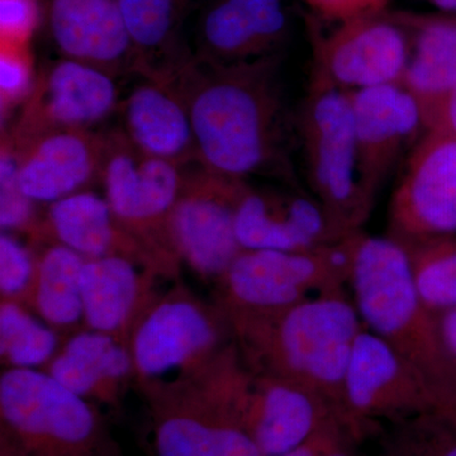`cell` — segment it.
<instances>
[{"mask_svg":"<svg viewBox=\"0 0 456 456\" xmlns=\"http://www.w3.org/2000/svg\"><path fill=\"white\" fill-rule=\"evenodd\" d=\"M171 82L191 114L200 167L233 179L292 182L281 55L233 64L191 57Z\"/></svg>","mask_w":456,"mask_h":456,"instance_id":"cell-1","label":"cell"},{"mask_svg":"<svg viewBox=\"0 0 456 456\" xmlns=\"http://www.w3.org/2000/svg\"><path fill=\"white\" fill-rule=\"evenodd\" d=\"M222 314L239 340L246 367L310 389L346 424L345 378L364 323L344 290L312 297L283 310Z\"/></svg>","mask_w":456,"mask_h":456,"instance_id":"cell-2","label":"cell"},{"mask_svg":"<svg viewBox=\"0 0 456 456\" xmlns=\"http://www.w3.org/2000/svg\"><path fill=\"white\" fill-rule=\"evenodd\" d=\"M362 323L415 370L437 416L456 424V362L439 317L417 293L406 248L392 237L354 235L350 283Z\"/></svg>","mask_w":456,"mask_h":456,"instance_id":"cell-3","label":"cell"},{"mask_svg":"<svg viewBox=\"0 0 456 456\" xmlns=\"http://www.w3.org/2000/svg\"><path fill=\"white\" fill-rule=\"evenodd\" d=\"M297 131L312 197L344 235L359 232L374 203L359 182L349 93L311 82Z\"/></svg>","mask_w":456,"mask_h":456,"instance_id":"cell-4","label":"cell"},{"mask_svg":"<svg viewBox=\"0 0 456 456\" xmlns=\"http://www.w3.org/2000/svg\"><path fill=\"white\" fill-rule=\"evenodd\" d=\"M185 167L137 149L121 130L106 134L101 182L119 224L145 251L156 272L175 269L169 221L184 183Z\"/></svg>","mask_w":456,"mask_h":456,"instance_id":"cell-5","label":"cell"},{"mask_svg":"<svg viewBox=\"0 0 456 456\" xmlns=\"http://www.w3.org/2000/svg\"><path fill=\"white\" fill-rule=\"evenodd\" d=\"M355 233L312 250H242L220 279L221 311H278L342 292L350 283Z\"/></svg>","mask_w":456,"mask_h":456,"instance_id":"cell-6","label":"cell"},{"mask_svg":"<svg viewBox=\"0 0 456 456\" xmlns=\"http://www.w3.org/2000/svg\"><path fill=\"white\" fill-rule=\"evenodd\" d=\"M0 415L23 456H93L101 437L86 399L36 369L2 374Z\"/></svg>","mask_w":456,"mask_h":456,"instance_id":"cell-7","label":"cell"},{"mask_svg":"<svg viewBox=\"0 0 456 456\" xmlns=\"http://www.w3.org/2000/svg\"><path fill=\"white\" fill-rule=\"evenodd\" d=\"M198 383L170 386L156 407V456H263L236 410L220 368L198 371Z\"/></svg>","mask_w":456,"mask_h":456,"instance_id":"cell-8","label":"cell"},{"mask_svg":"<svg viewBox=\"0 0 456 456\" xmlns=\"http://www.w3.org/2000/svg\"><path fill=\"white\" fill-rule=\"evenodd\" d=\"M222 316L180 290L146 305L130 336L134 374L154 384L203 369L224 350Z\"/></svg>","mask_w":456,"mask_h":456,"instance_id":"cell-9","label":"cell"},{"mask_svg":"<svg viewBox=\"0 0 456 456\" xmlns=\"http://www.w3.org/2000/svg\"><path fill=\"white\" fill-rule=\"evenodd\" d=\"M200 165V164H198ZM246 180L204 169H185L169 221L179 260L203 278L221 279L244 248L236 235V208Z\"/></svg>","mask_w":456,"mask_h":456,"instance_id":"cell-10","label":"cell"},{"mask_svg":"<svg viewBox=\"0 0 456 456\" xmlns=\"http://www.w3.org/2000/svg\"><path fill=\"white\" fill-rule=\"evenodd\" d=\"M311 82L342 92L401 84L410 60L406 29L392 13L338 23L323 35L312 28Z\"/></svg>","mask_w":456,"mask_h":456,"instance_id":"cell-11","label":"cell"},{"mask_svg":"<svg viewBox=\"0 0 456 456\" xmlns=\"http://www.w3.org/2000/svg\"><path fill=\"white\" fill-rule=\"evenodd\" d=\"M388 236L403 246L456 236V137L428 130L413 146L393 193Z\"/></svg>","mask_w":456,"mask_h":456,"instance_id":"cell-12","label":"cell"},{"mask_svg":"<svg viewBox=\"0 0 456 456\" xmlns=\"http://www.w3.org/2000/svg\"><path fill=\"white\" fill-rule=\"evenodd\" d=\"M117 101L112 75L64 57L42 69L20 116L2 139L16 149L51 132L90 130L113 112Z\"/></svg>","mask_w":456,"mask_h":456,"instance_id":"cell-13","label":"cell"},{"mask_svg":"<svg viewBox=\"0 0 456 456\" xmlns=\"http://www.w3.org/2000/svg\"><path fill=\"white\" fill-rule=\"evenodd\" d=\"M344 415L347 428H355L375 417L437 416V412L415 370L364 326L345 378Z\"/></svg>","mask_w":456,"mask_h":456,"instance_id":"cell-14","label":"cell"},{"mask_svg":"<svg viewBox=\"0 0 456 456\" xmlns=\"http://www.w3.org/2000/svg\"><path fill=\"white\" fill-rule=\"evenodd\" d=\"M239 411L263 456L284 455L330 422L341 421L334 408L316 393L292 380L254 373L248 368L240 386Z\"/></svg>","mask_w":456,"mask_h":456,"instance_id":"cell-15","label":"cell"},{"mask_svg":"<svg viewBox=\"0 0 456 456\" xmlns=\"http://www.w3.org/2000/svg\"><path fill=\"white\" fill-rule=\"evenodd\" d=\"M355 128L358 175L374 203L402 152L425 132L416 99L402 84L349 93Z\"/></svg>","mask_w":456,"mask_h":456,"instance_id":"cell-16","label":"cell"},{"mask_svg":"<svg viewBox=\"0 0 456 456\" xmlns=\"http://www.w3.org/2000/svg\"><path fill=\"white\" fill-rule=\"evenodd\" d=\"M235 226L244 250L305 251L347 237L314 197L255 188L248 180L237 203Z\"/></svg>","mask_w":456,"mask_h":456,"instance_id":"cell-17","label":"cell"},{"mask_svg":"<svg viewBox=\"0 0 456 456\" xmlns=\"http://www.w3.org/2000/svg\"><path fill=\"white\" fill-rule=\"evenodd\" d=\"M12 150L23 193L35 203L53 204L86 191L95 180L101 182L106 134L90 130L51 132Z\"/></svg>","mask_w":456,"mask_h":456,"instance_id":"cell-18","label":"cell"},{"mask_svg":"<svg viewBox=\"0 0 456 456\" xmlns=\"http://www.w3.org/2000/svg\"><path fill=\"white\" fill-rule=\"evenodd\" d=\"M53 44L65 59L116 77L134 71V53L119 0H46Z\"/></svg>","mask_w":456,"mask_h":456,"instance_id":"cell-19","label":"cell"},{"mask_svg":"<svg viewBox=\"0 0 456 456\" xmlns=\"http://www.w3.org/2000/svg\"><path fill=\"white\" fill-rule=\"evenodd\" d=\"M288 33L281 0H215L200 23L197 57L233 64L279 55Z\"/></svg>","mask_w":456,"mask_h":456,"instance_id":"cell-20","label":"cell"},{"mask_svg":"<svg viewBox=\"0 0 456 456\" xmlns=\"http://www.w3.org/2000/svg\"><path fill=\"white\" fill-rule=\"evenodd\" d=\"M122 132L137 149L185 167L198 163L191 114L173 82L145 79L122 102Z\"/></svg>","mask_w":456,"mask_h":456,"instance_id":"cell-21","label":"cell"},{"mask_svg":"<svg viewBox=\"0 0 456 456\" xmlns=\"http://www.w3.org/2000/svg\"><path fill=\"white\" fill-rule=\"evenodd\" d=\"M71 248L86 259L123 256L156 272L154 264L134 237L117 221L106 200L84 191L50 204L46 220L32 236Z\"/></svg>","mask_w":456,"mask_h":456,"instance_id":"cell-22","label":"cell"},{"mask_svg":"<svg viewBox=\"0 0 456 456\" xmlns=\"http://www.w3.org/2000/svg\"><path fill=\"white\" fill-rule=\"evenodd\" d=\"M392 16L406 29L411 44L401 84L416 99L425 131L431 130L456 83V18L406 12Z\"/></svg>","mask_w":456,"mask_h":456,"instance_id":"cell-23","label":"cell"},{"mask_svg":"<svg viewBox=\"0 0 456 456\" xmlns=\"http://www.w3.org/2000/svg\"><path fill=\"white\" fill-rule=\"evenodd\" d=\"M123 256L86 259L82 272L83 318L90 330L130 345L137 318L147 305V274Z\"/></svg>","mask_w":456,"mask_h":456,"instance_id":"cell-24","label":"cell"},{"mask_svg":"<svg viewBox=\"0 0 456 456\" xmlns=\"http://www.w3.org/2000/svg\"><path fill=\"white\" fill-rule=\"evenodd\" d=\"M47 373L84 399L112 402L134 373L130 345L93 330L79 332L53 356Z\"/></svg>","mask_w":456,"mask_h":456,"instance_id":"cell-25","label":"cell"},{"mask_svg":"<svg viewBox=\"0 0 456 456\" xmlns=\"http://www.w3.org/2000/svg\"><path fill=\"white\" fill-rule=\"evenodd\" d=\"M189 0H119L134 53V73L171 82L191 57L179 46Z\"/></svg>","mask_w":456,"mask_h":456,"instance_id":"cell-26","label":"cell"},{"mask_svg":"<svg viewBox=\"0 0 456 456\" xmlns=\"http://www.w3.org/2000/svg\"><path fill=\"white\" fill-rule=\"evenodd\" d=\"M86 260L57 242L47 246L36 259L35 278L26 301L45 322L69 327L82 320V272Z\"/></svg>","mask_w":456,"mask_h":456,"instance_id":"cell-27","label":"cell"},{"mask_svg":"<svg viewBox=\"0 0 456 456\" xmlns=\"http://www.w3.org/2000/svg\"><path fill=\"white\" fill-rule=\"evenodd\" d=\"M417 293L439 314L456 307V236H441L404 246Z\"/></svg>","mask_w":456,"mask_h":456,"instance_id":"cell-28","label":"cell"},{"mask_svg":"<svg viewBox=\"0 0 456 456\" xmlns=\"http://www.w3.org/2000/svg\"><path fill=\"white\" fill-rule=\"evenodd\" d=\"M20 303L2 299L0 355L9 368L35 369L55 356L57 336Z\"/></svg>","mask_w":456,"mask_h":456,"instance_id":"cell-29","label":"cell"},{"mask_svg":"<svg viewBox=\"0 0 456 456\" xmlns=\"http://www.w3.org/2000/svg\"><path fill=\"white\" fill-rule=\"evenodd\" d=\"M392 456H456V424L436 415L413 417L398 432Z\"/></svg>","mask_w":456,"mask_h":456,"instance_id":"cell-30","label":"cell"},{"mask_svg":"<svg viewBox=\"0 0 456 456\" xmlns=\"http://www.w3.org/2000/svg\"><path fill=\"white\" fill-rule=\"evenodd\" d=\"M35 202L23 193L17 176V158L12 147L2 140L0 152V224L3 231H28L35 233Z\"/></svg>","mask_w":456,"mask_h":456,"instance_id":"cell-31","label":"cell"},{"mask_svg":"<svg viewBox=\"0 0 456 456\" xmlns=\"http://www.w3.org/2000/svg\"><path fill=\"white\" fill-rule=\"evenodd\" d=\"M29 46L0 44V110L2 118L25 103L36 82Z\"/></svg>","mask_w":456,"mask_h":456,"instance_id":"cell-32","label":"cell"},{"mask_svg":"<svg viewBox=\"0 0 456 456\" xmlns=\"http://www.w3.org/2000/svg\"><path fill=\"white\" fill-rule=\"evenodd\" d=\"M36 257L25 245L3 231L0 235V293L3 299L25 302L31 290Z\"/></svg>","mask_w":456,"mask_h":456,"instance_id":"cell-33","label":"cell"},{"mask_svg":"<svg viewBox=\"0 0 456 456\" xmlns=\"http://www.w3.org/2000/svg\"><path fill=\"white\" fill-rule=\"evenodd\" d=\"M38 22L37 0H0V44L29 46Z\"/></svg>","mask_w":456,"mask_h":456,"instance_id":"cell-34","label":"cell"},{"mask_svg":"<svg viewBox=\"0 0 456 456\" xmlns=\"http://www.w3.org/2000/svg\"><path fill=\"white\" fill-rule=\"evenodd\" d=\"M325 20L342 23L386 13L391 0H305Z\"/></svg>","mask_w":456,"mask_h":456,"instance_id":"cell-35","label":"cell"},{"mask_svg":"<svg viewBox=\"0 0 456 456\" xmlns=\"http://www.w3.org/2000/svg\"><path fill=\"white\" fill-rule=\"evenodd\" d=\"M431 130H443L449 132L450 134L456 137V83L449 93L445 103L437 121L436 126Z\"/></svg>","mask_w":456,"mask_h":456,"instance_id":"cell-36","label":"cell"},{"mask_svg":"<svg viewBox=\"0 0 456 456\" xmlns=\"http://www.w3.org/2000/svg\"><path fill=\"white\" fill-rule=\"evenodd\" d=\"M444 341L456 362V307L437 314Z\"/></svg>","mask_w":456,"mask_h":456,"instance_id":"cell-37","label":"cell"},{"mask_svg":"<svg viewBox=\"0 0 456 456\" xmlns=\"http://www.w3.org/2000/svg\"><path fill=\"white\" fill-rule=\"evenodd\" d=\"M432 5L439 8L444 12H455L456 13V0H428Z\"/></svg>","mask_w":456,"mask_h":456,"instance_id":"cell-38","label":"cell"},{"mask_svg":"<svg viewBox=\"0 0 456 456\" xmlns=\"http://www.w3.org/2000/svg\"><path fill=\"white\" fill-rule=\"evenodd\" d=\"M325 456H350L347 454L346 452H345L342 448H338L335 450H332V452H330L329 454H326Z\"/></svg>","mask_w":456,"mask_h":456,"instance_id":"cell-39","label":"cell"},{"mask_svg":"<svg viewBox=\"0 0 456 456\" xmlns=\"http://www.w3.org/2000/svg\"><path fill=\"white\" fill-rule=\"evenodd\" d=\"M7 456H9V455H7ZM13 456H14V455H13Z\"/></svg>","mask_w":456,"mask_h":456,"instance_id":"cell-40","label":"cell"}]
</instances>
